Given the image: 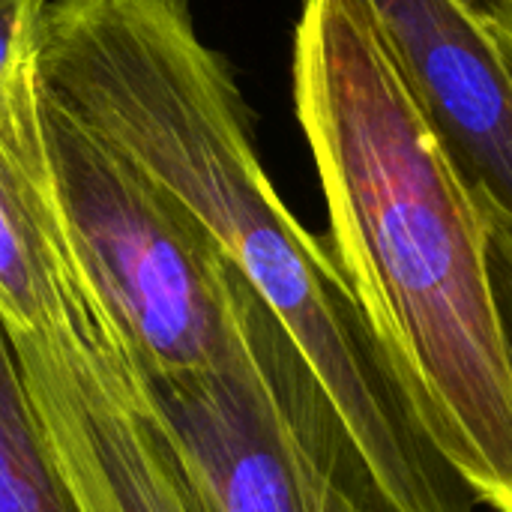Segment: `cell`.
Wrapping results in <instances>:
<instances>
[{"mask_svg":"<svg viewBox=\"0 0 512 512\" xmlns=\"http://www.w3.org/2000/svg\"><path fill=\"white\" fill-rule=\"evenodd\" d=\"M291 90L336 267L480 507L512 512V363L492 222L369 0L303 3Z\"/></svg>","mask_w":512,"mask_h":512,"instance_id":"1","label":"cell"},{"mask_svg":"<svg viewBox=\"0 0 512 512\" xmlns=\"http://www.w3.org/2000/svg\"><path fill=\"white\" fill-rule=\"evenodd\" d=\"M45 123L81 267L129 360L147 375L213 366L237 330L243 270L183 201L48 96Z\"/></svg>","mask_w":512,"mask_h":512,"instance_id":"2","label":"cell"},{"mask_svg":"<svg viewBox=\"0 0 512 512\" xmlns=\"http://www.w3.org/2000/svg\"><path fill=\"white\" fill-rule=\"evenodd\" d=\"M75 512H195L123 342L90 288L39 330H6Z\"/></svg>","mask_w":512,"mask_h":512,"instance_id":"3","label":"cell"},{"mask_svg":"<svg viewBox=\"0 0 512 512\" xmlns=\"http://www.w3.org/2000/svg\"><path fill=\"white\" fill-rule=\"evenodd\" d=\"M264 312L246 279L234 339L213 366L147 375L129 360L135 381L195 512H351L291 417L264 348Z\"/></svg>","mask_w":512,"mask_h":512,"instance_id":"4","label":"cell"},{"mask_svg":"<svg viewBox=\"0 0 512 512\" xmlns=\"http://www.w3.org/2000/svg\"><path fill=\"white\" fill-rule=\"evenodd\" d=\"M486 216L512 231V66L471 0H369Z\"/></svg>","mask_w":512,"mask_h":512,"instance_id":"5","label":"cell"},{"mask_svg":"<svg viewBox=\"0 0 512 512\" xmlns=\"http://www.w3.org/2000/svg\"><path fill=\"white\" fill-rule=\"evenodd\" d=\"M87 288L60 198L36 66L0 102V321L6 330H39Z\"/></svg>","mask_w":512,"mask_h":512,"instance_id":"6","label":"cell"},{"mask_svg":"<svg viewBox=\"0 0 512 512\" xmlns=\"http://www.w3.org/2000/svg\"><path fill=\"white\" fill-rule=\"evenodd\" d=\"M0 512H75L36 429L0 321Z\"/></svg>","mask_w":512,"mask_h":512,"instance_id":"7","label":"cell"},{"mask_svg":"<svg viewBox=\"0 0 512 512\" xmlns=\"http://www.w3.org/2000/svg\"><path fill=\"white\" fill-rule=\"evenodd\" d=\"M48 0H0V102L39 66V30Z\"/></svg>","mask_w":512,"mask_h":512,"instance_id":"8","label":"cell"},{"mask_svg":"<svg viewBox=\"0 0 512 512\" xmlns=\"http://www.w3.org/2000/svg\"><path fill=\"white\" fill-rule=\"evenodd\" d=\"M489 222H492V282H495V297H498L512 363V231L495 219Z\"/></svg>","mask_w":512,"mask_h":512,"instance_id":"9","label":"cell"}]
</instances>
